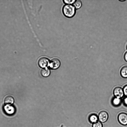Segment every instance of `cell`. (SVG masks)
<instances>
[{
	"instance_id": "e0dca14e",
	"label": "cell",
	"mask_w": 127,
	"mask_h": 127,
	"mask_svg": "<svg viewBox=\"0 0 127 127\" xmlns=\"http://www.w3.org/2000/svg\"><path fill=\"white\" fill-rule=\"evenodd\" d=\"M123 101L124 104L126 106H127V96L124 98Z\"/></svg>"
},
{
	"instance_id": "52a82bcc",
	"label": "cell",
	"mask_w": 127,
	"mask_h": 127,
	"mask_svg": "<svg viewBox=\"0 0 127 127\" xmlns=\"http://www.w3.org/2000/svg\"><path fill=\"white\" fill-rule=\"evenodd\" d=\"M108 117V113L105 111L100 112L98 115V119L101 122H105L107 120Z\"/></svg>"
},
{
	"instance_id": "7a4b0ae2",
	"label": "cell",
	"mask_w": 127,
	"mask_h": 127,
	"mask_svg": "<svg viewBox=\"0 0 127 127\" xmlns=\"http://www.w3.org/2000/svg\"><path fill=\"white\" fill-rule=\"evenodd\" d=\"M60 65V61L59 59L57 58H54L52 59L49 64L50 68L54 69L58 68Z\"/></svg>"
},
{
	"instance_id": "4fadbf2b",
	"label": "cell",
	"mask_w": 127,
	"mask_h": 127,
	"mask_svg": "<svg viewBox=\"0 0 127 127\" xmlns=\"http://www.w3.org/2000/svg\"><path fill=\"white\" fill-rule=\"evenodd\" d=\"M81 2L79 0H76L73 3L74 7L77 9L80 8L81 7Z\"/></svg>"
},
{
	"instance_id": "9c48e42d",
	"label": "cell",
	"mask_w": 127,
	"mask_h": 127,
	"mask_svg": "<svg viewBox=\"0 0 127 127\" xmlns=\"http://www.w3.org/2000/svg\"><path fill=\"white\" fill-rule=\"evenodd\" d=\"M50 70L46 68L42 69L41 71V74L44 77H48L50 74Z\"/></svg>"
},
{
	"instance_id": "277c9868",
	"label": "cell",
	"mask_w": 127,
	"mask_h": 127,
	"mask_svg": "<svg viewBox=\"0 0 127 127\" xmlns=\"http://www.w3.org/2000/svg\"><path fill=\"white\" fill-rule=\"evenodd\" d=\"M113 94L116 97L120 98L122 97L124 94L123 90L119 87H116L114 88Z\"/></svg>"
},
{
	"instance_id": "9a60e30c",
	"label": "cell",
	"mask_w": 127,
	"mask_h": 127,
	"mask_svg": "<svg viewBox=\"0 0 127 127\" xmlns=\"http://www.w3.org/2000/svg\"><path fill=\"white\" fill-rule=\"evenodd\" d=\"M75 1V0H63V1L65 3L67 4H69L74 3Z\"/></svg>"
},
{
	"instance_id": "ac0fdd59",
	"label": "cell",
	"mask_w": 127,
	"mask_h": 127,
	"mask_svg": "<svg viewBox=\"0 0 127 127\" xmlns=\"http://www.w3.org/2000/svg\"><path fill=\"white\" fill-rule=\"evenodd\" d=\"M124 58L125 60L127 62V52L125 54Z\"/></svg>"
},
{
	"instance_id": "6da1fadb",
	"label": "cell",
	"mask_w": 127,
	"mask_h": 127,
	"mask_svg": "<svg viewBox=\"0 0 127 127\" xmlns=\"http://www.w3.org/2000/svg\"><path fill=\"white\" fill-rule=\"evenodd\" d=\"M63 13L66 17L70 18L73 17L75 13V7L70 4H66L64 5L62 8Z\"/></svg>"
},
{
	"instance_id": "3957f363",
	"label": "cell",
	"mask_w": 127,
	"mask_h": 127,
	"mask_svg": "<svg viewBox=\"0 0 127 127\" xmlns=\"http://www.w3.org/2000/svg\"><path fill=\"white\" fill-rule=\"evenodd\" d=\"M118 119L119 122L124 125H127V114L124 113H122L119 115Z\"/></svg>"
},
{
	"instance_id": "7c38bea8",
	"label": "cell",
	"mask_w": 127,
	"mask_h": 127,
	"mask_svg": "<svg viewBox=\"0 0 127 127\" xmlns=\"http://www.w3.org/2000/svg\"><path fill=\"white\" fill-rule=\"evenodd\" d=\"M121 102L120 98L116 97L114 98L112 100L113 104L114 106H117L119 105Z\"/></svg>"
},
{
	"instance_id": "5bb4252c",
	"label": "cell",
	"mask_w": 127,
	"mask_h": 127,
	"mask_svg": "<svg viewBox=\"0 0 127 127\" xmlns=\"http://www.w3.org/2000/svg\"><path fill=\"white\" fill-rule=\"evenodd\" d=\"M92 127H103V126L101 122L97 121L96 122L93 123Z\"/></svg>"
},
{
	"instance_id": "8992f818",
	"label": "cell",
	"mask_w": 127,
	"mask_h": 127,
	"mask_svg": "<svg viewBox=\"0 0 127 127\" xmlns=\"http://www.w3.org/2000/svg\"><path fill=\"white\" fill-rule=\"evenodd\" d=\"M4 110L6 114L10 115H13L15 111V108L10 105H6L5 106L4 108Z\"/></svg>"
},
{
	"instance_id": "5b68a950",
	"label": "cell",
	"mask_w": 127,
	"mask_h": 127,
	"mask_svg": "<svg viewBox=\"0 0 127 127\" xmlns=\"http://www.w3.org/2000/svg\"><path fill=\"white\" fill-rule=\"evenodd\" d=\"M49 61L48 59L45 57H42L40 58L38 62L39 66L41 67L45 68L48 64Z\"/></svg>"
},
{
	"instance_id": "ba28073f",
	"label": "cell",
	"mask_w": 127,
	"mask_h": 127,
	"mask_svg": "<svg viewBox=\"0 0 127 127\" xmlns=\"http://www.w3.org/2000/svg\"><path fill=\"white\" fill-rule=\"evenodd\" d=\"M14 101L13 97L10 95L6 96L4 98V103L6 105H10L12 104Z\"/></svg>"
},
{
	"instance_id": "8fae6325",
	"label": "cell",
	"mask_w": 127,
	"mask_h": 127,
	"mask_svg": "<svg viewBox=\"0 0 127 127\" xmlns=\"http://www.w3.org/2000/svg\"><path fill=\"white\" fill-rule=\"evenodd\" d=\"M98 119V117L96 115L92 114L90 116L89 120L91 123H94L97 122Z\"/></svg>"
},
{
	"instance_id": "30bf717a",
	"label": "cell",
	"mask_w": 127,
	"mask_h": 127,
	"mask_svg": "<svg viewBox=\"0 0 127 127\" xmlns=\"http://www.w3.org/2000/svg\"><path fill=\"white\" fill-rule=\"evenodd\" d=\"M121 76L124 78H127V66H125L121 68L120 71Z\"/></svg>"
},
{
	"instance_id": "2e32d148",
	"label": "cell",
	"mask_w": 127,
	"mask_h": 127,
	"mask_svg": "<svg viewBox=\"0 0 127 127\" xmlns=\"http://www.w3.org/2000/svg\"><path fill=\"white\" fill-rule=\"evenodd\" d=\"M123 90L124 94L127 96V85L124 87Z\"/></svg>"
}]
</instances>
